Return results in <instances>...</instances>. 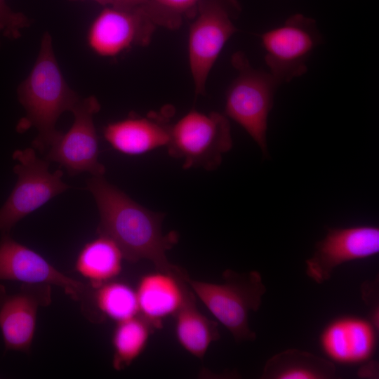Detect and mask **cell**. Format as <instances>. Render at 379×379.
Returning a JSON list of instances; mask_svg holds the SVG:
<instances>
[{
  "label": "cell",
  "instance_id": "6da1fadb",
  "mask_svg": "<svg viewBox=\"0 0 379 379\" xmlns=\"http://www.w3.org/2000/svg\"><path fill=\"white\" fill-rule=\"evenodd\" d=\"M87 188L99 211L97 233L114 241L124 259L132 262L146 259L159 270L179 267L169 262L166 255L178 243V234L175 231L163 234L164 213L142 206L102 176L88 179Z\"/></svg>",
  "mask_w": 379,
  "mask_h": 379
},
{
  "label": "cell",
  "instance_id": "7a4b0ae2",
  "mask_svg": "<svg viewBox=\"0 0 379 379\" xmlns=\"http://www.w3.org/2000/svg\"><path fill=\"white\" fill-rule=\"evenodd\" d=\"M18 95L26 116L18 122L17 131L34 127L38 135L33 147L41 152L50 149L62 133L55 129L59 117L65 111L72 112L80 99L62 76L48 32L43 35L36 62L20 85Z\"/></svg>",
  "mask_w": 379,
  "mask_h": 379
},
{
  "label": "cell",
  "instance_id": "3957f363",
  "mask_svg": "<svg viewBox=\"0 0 379 379\" xmlns=\"http://www.w3.org/2000/svg\"><path fill=\"white\" fill-rule=\"evenodd\" d=\"M222 278V284L199 281L189 276L186 281L237 343L255 340L256 334L249 328L248 316L259 309L266 292L260 274L258 271L240 274L226 270Z\"/></svg>",
  "mask_w": 379,
  "mask_h": 379
},
{
  "label": "cell",
  "instance_id": "277c9868",
  "mask_svg": "<svg viewBox=\"0 0 379 379\" xmlns=\"http://www.w3.org/2000/svg\"><path fill=\"white\" fill-rule=\"evenodd\" d=\"M232 64L237 76L226 92L225 115L239 124L267 157V118L279 84L269 72L255 69L241 52L233 54Z\"/></svg>",
  "mask_w": 379,
  "mask_h": 379
},
{
  "label": "cell",
  "instance_id": "5b68a950",
  "mask_svg": "<svg viewBox=\"0 0 379 379\" xmlns=\"http://www.w3.org/2000/svg\"><path fill=\"white\" fill-rule=\"evenodd\" d=\"M232 147L228 118L221 113L192 109L171 125L168 154L182 159L183 168L212 171Z\"/></svg>",
  "mask_w": 379,
  "mask_h": 379
},
{
  "label": "cell",
  "instance_id": "8992f818",
  "mask_svg": "<svg viewBox=\"0 0 379 379\" xmlns=\"http://www.w3.org/2000/svg\"><path fill=\"white\" fill-rule=\"evenodd\" d=\"M236 0H201L190 26L188 59L195 93L204 95L208 74L225 45L237 31Z\"/></svg>",
  "mask_w": 379,
  "mask_h": 379
},
{
  "label": "cell",
  "instance_id": "52a82bcc",
  "mask_svg": "<svg viewBox=\"0 0 379 379\" xmlns=\"http://www.w3.org/2000/svg\"><path fill=\"white\" fill-rule=\"evenodd\" d=\"M13 159L18 161L13 168L18 180L0 209L2 234H9L20 220L69 188L62 181L63 171L49 172L48 161L38 158L33 149L15 150Z\"/></svg>",
  "mask_w": 379,
  "mask_h": 379
},
{
  "label": "cell",
  "instance_id": "ba28073f",
  "mask_svg": "<svg viewBox=\"0 0 379 379\" xmlns=\"http://www.w3.org/2000/svg\"><path fill=\"white\" fill-rule=\"evenodd\" d=\"M260 41L269 73L281 85L307 71V61L322 36L314 19L295 14L262 33Z\"/></svg>",
  "mask_w": 379,
  "mask_h": 379
},
{
  "label": "cell",
  "instance_id": "9c48e42d",
  "mask_svg": "<svg viewBox=\"0 0 379 379\" xmlns=\"http://www.w3.org/2000/svg\"><path fill=\"white\" fill-rule=\"evenodd\" d=\"M100 109V102L93 95L80 100L72 110V126L50 147L46 159L59 163L70 175L88 172L103 176L105 167L98 161V140L93 121Z\"/></svg>",
  "mask_w": 379,
  "mask_h": 379
},
{
  "label": "cell",
  "instance_id": "30bf717a",
  "mask_svg": "<svg viewBox=\"0 0 379 379\" xmlns=\"http://www.w3.org/2000/svg\"><path fill=\"white\" fill-rule=\"evenodd\" d=\"M379 252V228L363 225L329 228L306 260L307 275L318 284L328 280L339 265L364 259Z\"/></svg>",
  "mask_w": 379,
  "mask_h": 379
},
{
  "label": "cell",
  "instance_id": "8fae6325",
  "mask_svg": "<svg viewBox=\"0 0 379 379\" xmlns=\"http://www.w3.org/2000/svg\"><path fill=\"white\" fill-rule=\"evenodd\" d=\"M0 281H20L27 285H54L74 300H81L89 288L64 274L42 255L2 234L0 240Z\"/></svg>",
  "mask_w": 379,
  "mask_h": 379
},
{
  "label": "cell",
  "instance_id": "7c38bea8",
  "mask_svg": "<svg viewBox=\"0 0 379 379\" xmlns=\"http://www.w3.org/2000/svg\"><path fill=\"white\" fill-rule=\"evenodd\" d=\"M156 27L142 8L125 10L107 6L92 22L88 44L99 55L116 56L133 46L148 45Z\"/></svg>",
  "mask_w": 379,
  "mask_h": 379
},
{
  "label": "cell",
  "instance_id": "4fadbf2b",
  "mask_svg": "<svg viewBox=\"0 0 379 379\" xmlns=\"http://www.w3.org/2000/svg\"><path fill=\"white\" fill-rule=\"evenodd\" d=\"M20 292L7 294L0 284V331L6 350L29 352L39 306L51 302V286L23 284Z\"/></svg>",
  "mask_w": 379,
  "mask_h": 379
},
{
  "label": "cell",
  "instance_id": "5bb4252c",
  "mask_svg": "<svg viewBox=\"0 0 379 379\" xmlns=\"http://www.w3.org/2000/svg\"><path fill=\"white\" fill-rule=\"evenodd\" d=\"M188 274L180 267L173 271L157 270L140 277L135 290L139 314L154 328L175 316L193 293L186 278Z\"/></svg>",
  "mask_w": 379,
  "mask_h": 379
},
{
  "label": "cell",
  "instance_id": "9a60e30c",
  "mask_svg": "<svg viewBox=\"0 0 379 379\" xmlns=\"http://www.w3.org/2000/svg\"><path fill=\"white\" fill-rule=\"evenodd\" d=\"M378 330L369 320L343 317L331 321L322 331L320 346L325 354L341 364L364 363L373 354Z\"/></svg>",
  "mask_w": 379,
  "mask_h": 379
},
{
  "label": "cell",
  "instance_id": "2e32d148",
  "mask_svg": "<svg viewBox=\"0 0 379 379\" xmlns=\"http://www.w3.org/2000/svg\"><path fill=\"white\" fill-rule=\"evenodd\" d=\"M170 111L167 109L109 123L104 128L103 135L114 149L130 156L167 147L172 125L169 123Z\"/></svg>",
  "mask_w": 379,
  "mask_h": 379
},
{
  "label": "cell",
  "instance_id": "e0dca14e",
  "mask_svg": "<svg viewBox=\"0 0 379 379\" xmlns=\"http://www.w3.org/2000/svg\"><path fill=\"white\" fill-rule=\"evenodd\" d=\"M123 253L111 239L99 237L86 243L79 251L75 270L95 288L114 280L122 270Z\"/></svg>",
  "mask_w": 379,
  "mask_h": 379
},
{
  "label": "cell",
  "instance_id": "ac0fdd59",
  "mask_svg": "<svg viewBox=\"0 0 379 379\" xmlns=\"http://www.w3.org/2000/svg\"><path fill=\"white\" fill-rule=\"evenodd\" d=\"M174 317L175 336L180 345L190 354L203 359L210 345L220 338L217 322L199 311L194 292Z\"/></svg>",
  "mask_w": 379,
  "mask_h": 379
},
{
  "label": "cell",
  "instance_id": "d6986e66",
  "mask_svg": "<svg viewBox=\"0 0 379 379\" xmlns=\"http://www.w3.org/2000/svg\"><path fill=\"white\" fill-rule=\"evenodd\" d=\"M335 368L328 359L296 349L278 353L266 362L262 378L326 379L333 377Z\"/></svg>",
  "mask_w": 379,
  "mask_h": 379
},
{
  "label": "cell",
  "instance_id": "ffe728a7",
  "mask_svg": "<svg viewBox=\"0 0 379 379\" xmlns=\"http://www.w3.org/2000/svg\"><path fill=\"white\" fill-rule=\"evenodd\" d=\"M155 329L140 314L117 323L112 336V366L121 371L128 366L145 349Z\"/></svg>",
  "mask_w": 379,
  "mask_h": 379
},
{
  "label": "cell",
  "instance_id": "44dd1931",
  "mask_svg": "<svg viewBox=\"0 0 379 379\" xmlns=\"http://www.w3.org/2000/svg\"><path fill=\"white\" fill-rule=\"evenodd\" d=\"M93 290L94 305L105 317L117 323L139 314L136 291L128 284L114 279Z\"/></svg>",
  "mask_w": 379,
  "mask_h": 379
},
{
  "label": "cell",
  "instance_id": "7402d4cb",
  "mask_svg": "<svg viewBox=\"0 0 379 379\" xmlns=\"http://www.w3.org/2000/svg\"><path fill=\"white\" fill-rule=\"evenodd\" d=\"M201 0H148L142 8L156 25L169 29L180 27L185 18L193 17Z\"/></svg>",
  "mask_w": 379,
  "mask_h": 379
},
{
  "label": "cell",
  "instance_id": "603a6c76",
  "mask_svg": "<svg viewBox=\"0 0 379 379\" xmlns=\"http://www.w3.org/2000/svg\"><path fill=\"white\" fill-rule=\"evenodd\" d=\"M28 25V18L24 14L13 11L5 0H0V32L6 37L16 39Z\"/></svg>",
  "mask_w": 379,
  "mask_h": 379
},
{
  "label": "cell",
  "instance_id": "cb8c5ba5",
  "mask_svg": "<svg viewBox=\"0 0 379 379\" xmlns=\"http://www.w3.org/2000/svg\"><path fill=\"white\" fill-rule=\"evenodd\" d=\"M378 281H366L361 286L362 298L369 307V321L378 331Z\"/></svg>",
  "mask_w": 379,
  "mask_h": 379
},
{
  "label": "cell",
  "instance_id": "d4e9b609",
  "mask_svg": "<svg viewBox=\"0 0 379 379\" xmlns=\"http://www.w3.org/2000/svg\"><path fill=\"white\" fill-rule=\"evenodd\" d=\"M148 0H112V5L114 7L132 10L136 8H143Z\"/></svg>",
  "mask_w": 379,
  "mask_h": 379
},
{
  "label": "cell",
  "instance_id": "484cf974",
  "mask_svg": "<svg viewBox=\"0 0 379 379\" xmlns=\"http://www.w3.org/2000/svg\"><path fill=\"white\" fill-rule=\"evenodd\" d=\"M366 367L364 366L360 371H359V375L361 376H374V375L372 373V371H376V363L375 362H370L369 364H367Z\"/></svg>",
  "mask_w": 379,
  "mask_h": 379
},
{
  "label": "cell",
  "instance_id": "4316f807",
  "mask_svg": "<svg viewBox=\"0 0 379 379\" xmlns=\"http://www.w3.org/2000/svg\"><path fill=\"white\" fill-rule=\"evenodd\" d=\"M93 1H95V2L104 6H111L112 3V0H93Z\"/></svg>",
  "mask_w": 379,
  "mask_h": 379
}]
</instances>
